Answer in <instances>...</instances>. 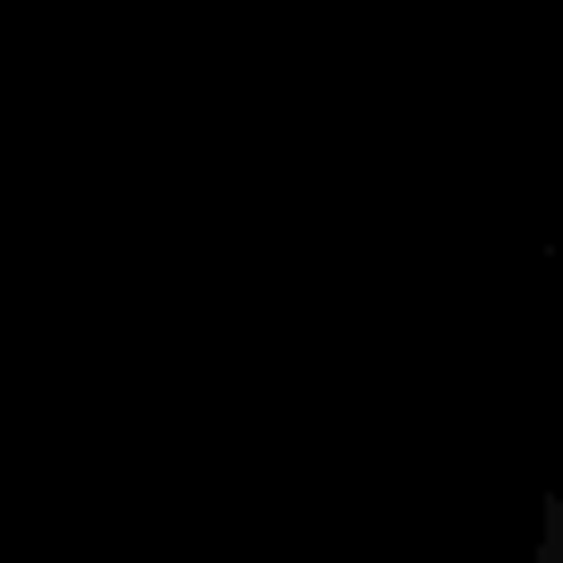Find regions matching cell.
Segmentation results:
<instances>
[{
  "instance_id": "1",
  "label": "cell",
  "mask_w": 563,
  "mask_h": 563,
  "mask_svg": "<svg viewBox=\"0 0 563 563\" xmlns=\"http://www.w3.org/2000/svg\"><path fill=\"white\" fill-rule=\"evenodd\" d=\"M528 563H563V493L545 501V519H537V545H528Z\"/></svg>"
}]
</instances>
